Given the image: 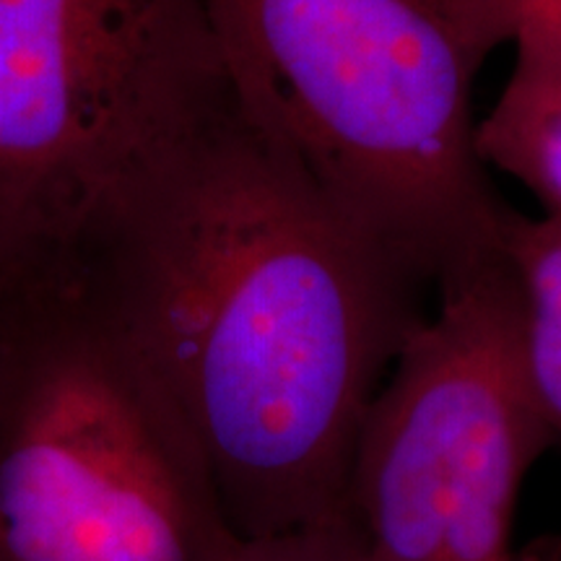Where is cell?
Masks as SVG:
<instances>
[{
    "label": "cell",
    "mask_w": 561,
    "mask_h": 561,
    "mask_svg": "<svg viewBox=\"0 0 561 561\" xmlns=\"http://www.w3.org/2000/svg\"><path fill=\"white\" fill-rule=\"evenodd\" d=\"M229 107L203 0H0V284L79 294Z\"/></svg>",
    "instance_id": "3957f363"
},
{
    "label": "cell",
    "mask_w": 561,
    "mask_h": 561,
    "mask_svg": "<svg viewBox=\"0 0 561 561\" xmlns=\"http://www.w3.org/2000/svg\"><path fill=\"white\" fill-rule=\"evenodd\" d=\"M231 100L356 227L437 289L496 255L510 206L473 83L496 0H203Z\"/></svg>",
    "instance_id": "7a4b0ae2"
},
{
    "label": "cell",
    "mask_w": 561,
    "mask_h": 561,
    "mask_svg": "<svg viewBox=\"0 0 561 561\" xmlns=\"http://www.w3.org/2000/svg\"><path fill=\"white\" fill-rule=\"evenodd\" d=\"M479 157L561 216V50L515 45L500 100L476 128Z\"/></svg>",
    "instance_id": "8992f818"
},
{
    "label": "cell",
    "mask_w": 561,
    "mask_h": 561,
    "mask_svg": "<svg viewBox=\"0 0 561 561\" xmlns=\"http://www.w3.org/2000/svg\"><path fill=\"white\" fill-rule=\"evenodd\" d=\"M504 45L561 50V0H496Z\"/></svg>",
    "instance_id": "9c48e42d"
},
{
    "label": "cell",
    "mask_w": 561,
    "mask_h": 561,
    "mask_svg": "<svg viewBox=\"0 0 561 561\" xmlns=\"http://www.w3.org/2000/svg\"><path fill=\"white\" fill-rule=\"evenodd\" d=\"M16 305H19V299L13 297V294L5 289L3 284H0V354H3L5 339H9V331H11V322H13V312H16Z\"/></svg>",
    "instance_id": "30bf717a"
},
{
    "label": "cell",
    "mask_w": 561,
    "mask_h": 561,
    "mask_svg": "<svg viewBox=\"0 0 561 561\" xmlns=\"http://www.w3.org/2000/svg\"><path fill=\"white\" fill-rule=\"evenodd\" d=\"M430 289L234 100L81 291L191 439L240 541L341 520L356 439Z\"/></svg>",
    "instance_id": "6da1fadb"
},
{
    "label": "cell",
    "mask_w": 561,
    "mask_h": 561,
    "mask_svg": "<svg viewBox=\"0 0 561 561\" xmlns=\"http://www.w3.org/2000/svg\"><path fill=\"white\" fill-rule=\"evenodd\" d=\"M231 561H367L343 520L240 541Z\"/></svg>",
    "instance_id": "ba28073f"
},
{
    "label": "cell",
    "mask_w": 561,
    "mask_h": 561,
    "mask_svg": "<svg viewBox=\"0 0 561 561\" xmlns=\"http://www.w3.org/2000/svg\"><path fill=\"white\" fill-rule=\"evenodd\" d=\"M500 252L517 294L525 377L553 439L561 442V216L510 210Z\"/></svg>",
    "instance_id": "52a82bcc"
},
{
    "label": "cell",
    "mask_w": 561,
    "mask_h": 561,
    "mask_svg": "<svg viewBox=\"0 0 561 561\" xmlns=\"http://www.w3.org/2000/svg\"><path fill=\"white\" fill-rule=\"evenodd\" d=\"M557 561H561V557H559V559H557Z\"/></svg>",
    "instance_id": "8fae6325"
},
{
    "label": "cell",
    "mask_w": 561,
    "mask_h": 561,
    "mask_svg": "<svg viewBox=\"0 0 561 561\" xmlns=\"http://www.w3.org/2000/svg\"><path fill=\"white\" fill-rule=\"evenodd\" d=\"M206 471L83 294L19 299L0 354V561H231Z\"/></svg>",
    "instance_id": "277c9868"
},
{
    "label": "cell",
    "mask_w": 561,
    "mask_h": 561,
    "mask_svg": "<svg viewBox=\"0 0 561 561\" xmlns=\"http://www.w3.org/2000/svg\"><path fill=\"white\" fill-rule=\"evenodd\" d=\"M364 416L341 520L367 561H517L523 483L553 445L502 252L437 284Z\"/></svg>",
    "instance_id": "5b68a950"
}]
</instances>
